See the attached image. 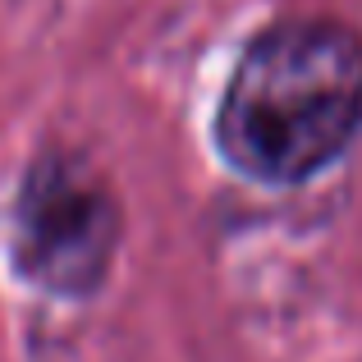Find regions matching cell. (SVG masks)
<instances>
[{"label":"cell","mask_w":362,"mask_h":362,"mask_svg":"<svg viewBox=\"0 0 362 362\" xmlns=\"http://www.w3.org/2000/svg\"><path fill=\"white\" fill-rule=\"evenodd\" d=\"M362 129V37L330 18H289L252 37L216 110L234 170L298 184L326 170Z\"/></svg>","instance_id":"obj_1"},{"label":"cell","mask_w":362,"mask_h":362,"mask_svg":"<svg viewBox=\"0 0 362 362\" xmlns=\"http://www.w3.org/2000/svg\"><path fill=\"white\" fill-rule=\"evenodd\" d=\"M119 243V202L78 151H51L14 197V262L33 284L64 298L101 289Z\"/></svg>","instance_id":"obj_2"}]
</instances>
